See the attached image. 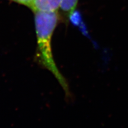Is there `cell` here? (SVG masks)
Masks as SVG:
<instances>
[{
  "mask_svg": "<svg viewBox=\"0 0 128 128\" xmlns=\"http://www.w3.org/2000/svg\"><path fill=\"white\" fill-rule=\"evenodd\" d=\"M34 13L38 60L43 66L54 75L66 93H68V86L58 68L52 53V36L60 19V14L58 12Z\"/></svg>",
  "mask_w": 128,
  "mask_h": 128,
  "instance_id": "1",
  "label": "cell"
},
{
  "mask_svg": "<svg viewBox=\"0 0 128 128\" xmlns=\"http://www.w3.org/2000/svg\"><path fill=\"white\" fill-rule=\"evenodd\" d=\"M62 0H33L29 8L36 12H58Z\"/></svg>",
  "mask_w": 128,
  "mask_h": 128,
  "instance_id": "2",
  "label": "cell"
},
{
  "mask_svg": "<svg viewBox=\"0 0 128 128\" xmlns=\"http://www.w3.org/2000/svg\"><path fill=\"white\" fill-rule=\"evenodd\" d=\"M78 0H62L60 10L62 14L66 19H70L75 12Z\"/></svg>",
  "mask_w": 128,
  "mask_h": 128,
  "instance_id": "3",
  "label": "cell"
},
{
  "mask_svg": "<svg viewBox=\"0 0 128 128\" xmlns=\"http://www.w3.org/2000/svg\"><path fill=\"white\" fill-rule=\"evenodd\" d=\"M10 1H12L13 2L18 3L19 4L23 5V6H26L28 8H30L33 0H10Z\"/></svg>",
  "mask_w": 128,
  "mask_h": 128,
  "instance_id": "4",
  "label": "cell"
}]
</instances>
